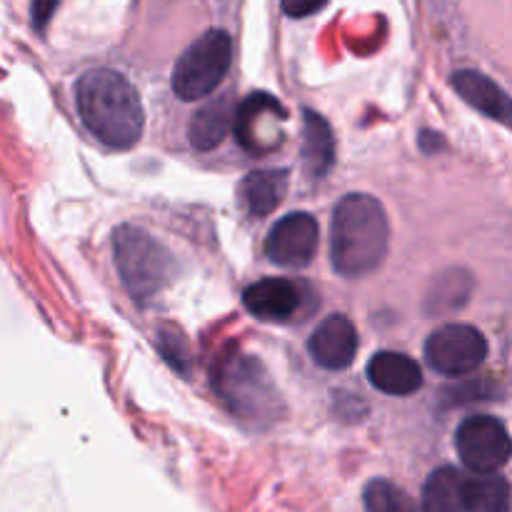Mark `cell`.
Wrapping results in <instances>:
<instances>
[{
    "mask_svg": "<svg viewBox=\"0 0 512 512\" xmlns=\"http://www.w3.org/2000/svg\"><path fill=\"white\" fill-rule=\"evenodd\" d=\"M75 103L85 128L108 148H130L143 135L140 95L118 70H88L75 85Z\"/></svg>",
    "mask_w": 512,
    "mask_h": 512,
    "instance_id": "obj_1",
    "label": "cell"
},
{
    "mask_svg": "<svg viewBox=\"0 0 512 512\" xmlns=\"http://www.w3.org/2000/svg\"><path fill=\"white\" fill-rule=\"evenodd\" d=\"M390 228L383 205L365 193H350L335 205L330 223V260L343 278H365L388 255Z\"/></svg>",
    "mask_w": 512,
    "mask_h": 512,
    "instance_id": "obj_2",
    "label": "cell"
},
{
    "mask_svg": "<svg viewBox=\"0 0 512 512\" xmlns=\"http://www.w3.org/2000/svg\"><path fill=\"white\" fill-rule=\"evenodd\" d=\"M423 508L433 512H503L510 508V488L495 473L435 470L423 490Z\"/></svg>",
    "mask_w": 512,
    "mask_h": 512,
    "instance_id": "obj_3",
    "label": "cell"
},
{
    "mask_svg": "<svg viewBox=\"0 0 512 512\" xmlns=\"http://www.w3.org/2000/svg\"><path fill=\"white\" fill-rule=\"evenodd\" d=\"M213 388L223 403L245 420L265 423L278 413V390L263 365L245 353H230L215 365Z\"/></svg>",
    "mask_w": 512,
    "mask_h": 512,
    "instance_id": "obj_4",
    "label": "cell"
},
{
    "mask_svg": "<svg viewBox=\"0 0 512 512\" xmlns=\"http://www.w3.org/2000/svg\"><path fill=\"white\" fill-rule=\"evenodd\" d=\"M113 245L120 280L135 300L153 298L170 283L175 270L173 258L143 228L120 225L113 235Z\"/></svg>",
    "mask_w": 512,
    "mask_h": 512,
    "instance_id": "obj_5",
    "label": "cell"
},
{
    "mask_svg": "<svg viewBox=\"0 0 512 512\" xmlns=\"http://www.w3.org/2000/svg\"><path fill=\"white\" fill-rule=\"evenodd\" d=\"M233 60V40L225 30L200 35L175 63L173 90L183 100H198L223 83Z\"/></svg>",
    "mask_w": 512,
    "mask_h": 512,
    "instance_id": "obj_6",
    "label": "cell"
},
{
    "mask_svg": "<svg viewBox=\"0 0 512 512\" xmlns=\"http://www.w3.org/2000/svg\"><path fill=\"white\" fill-rule=\"evenodd\" d=\"M485 355H488V340L473 325H443L425 343L428 365L448 378L475 373L485 363Z\"/></svg>",
    "mask_w": 512,
    "mask_h": 512,
    "instance_id": "obj_7",
    "label": "cell"
},
{
    "mask_svg": "<svg viewBox=\"0 0 512 512\" xmlns=\"http://www.w3.org/2000/svg\"><path fill=\"white\" fill-rule=\"evenodd\" d=\"M460 460L475 473H498L512 455V440L500 420L490 415H473L463 420L455 435Z\"/></svg>",
    "mask_w": 512,
    "mask_h": 512,
    "instance_id": "obj_8",
    "label": "cell"
},
{
    "mask_svg": "<svg viewBox=\"0 0 512 512\" xmlns=\"http://www.w3.org/2000/svg\"><path fill=\"white\" fill-rule=\"evenodd\" d=\"M283 103L273 98L270 93H253L235 108V138L240 148L248 150L250 155H268L270 150L283 143V130L280 123H285Z\"/></svg>",
    "mask_w": 512,
    "mask_h": 512,
    "instance_id": "obj_9",
    "label": "cell"
},
{
    "mask_svg": "<svg viewBox=\"0 0 512 512\" xmlns=\"http://www.w3.org/2000/svg\"><path fill=\"white\" fill-rule=\"evenodd\" d=\"M318 220L310 213H290L273 225L265 240V255L270 263L283 268H303L318 253Z\"/></svg>",
    "mask_w": 512,
    "mask_h": 512,
    "instance_id": "obj_10",
    "label": "cell"
},
{
    "mask_svg": "<svg viewBox=\"0 0 512 512\" xmlns=\"http://www.w3.org/2000/svg\"><path fill=\"white\" fill-rule=\"evenodd\" d=\"M310 355L325 370H345L358 353L355 325L343 315H330L315 328L308 340Z\"/></svg>",
    "mask_w": 512,
    "mask_h": 512,
    "instance_id": "obj_11",
    "label": "cell"
},
{
    "mask_svg": "<svg viewBox=\"0 0 512 512\" xmlns=\"http://www.w3.org/2000/svg\"><path fill=\"white\" fill-rule=\"evenodd\" d=\"M300 285L285 278H265L250 285L243 295V303L255 318L268 320V323H283L295 318L303 303Z\"/></svg>",
    "mask_w": 512,
    "mask_h": 512,
    "instance_id": "obj_12",
    "label": "cell"
},
{
    "mask_svg": "<svg viewBox=\"0 0 512 512\" xmlns=\"http://www.w3.org/2000/svg\"><path fill=\"white\" fill-rule=\"evenodd\" d=\"M370 383L385 395H413L423 388V370L413 358L393 350H383L368 365Z\"/></svg>",
    "mask_w": 512,
    "mask_h": 512,
    "instance_id": "obj_13",
    "label": "cell"
},
{
    "mask_svg": "<svg viewBox=\"0 0 512 512\" xmlns=\"http://www.w3.org/2000/svg\"><path fill=\"white\" fill-rule=\"evenodd\" d=\"M288 193V170H253L243 178L238 198L245 213L253 218H265L283 203Z\"/></svg>",
    "mask_w": 512,
    "mask_h": 512,
    "instance_id": "obj_14",
    "label": "cell"
},
{
    "mask_svg": "<svg viewBox=\"0 0 512 512\" xmlns=\"http://www.w3.org/2000/svg\"><path fill=\"white\" fill-rule=\"evenodd\" d=\"M230 123H235V108H233V98L230 95H220V98L210 100L208 105L198 110L190 120V130L188 138L190 145L195 150H213L218 148L220 143L228 135Z\"/></svg>",
    "mask_w": 512,
    "mask_h": 512,
    "instance_id": "obj_15",
    "label": "cell"
},
{
    "mask_svg": "<svg viewBox=\"0 0 512 512\" xmlns=\"http://www.w3.org/2000/svg\"><path fill=\"white\" fill-rule=\"evenodd\" d=\"M453 85L473 108L483 110L490 118H512V103L508 95H505L493 80L485 78L483 73H478V70H460V73L453 75Z\"/></svg>",
    "mask_w": 512,
    "mask_h": 512,
    "instance_id": "obj_16",
    "label": "cell"
},
{
    "mask_svg": "<svg viewBox=\"0 0 512 512\" xmlns=\"http://www.w3.org/2000/svg\"><path fill=\"white\" fill-rule=\"evenodd\" d=\"M335 160V140L330 125L313 110H305L303 130V163L308 175L323 178Z\"/></svg>",
    "mask_w": 512,
    "mask_h": 512,
    "instance_id": "obj_17",
    "label": "cell"
},
{
    "mask_svg": "<svg viewBox=\"0 0 512 512\" xmlns=\"http://www.w3.org/2000/svg\"><path fill=\"white\" fill-rule=\"evenodd\" d=\"M365 508L373 512H398L413 508V503L395 485L385 483V480H375L365 490Z\"/></svg>",
    "mask_w": 512,
    "mask_h": 512,
    "instance_id": "obj_18",
    "label": "cell"
},
{
    "mask_svg": "<svg viewBox=\"0 0 512 512\" xmlns=\"http://www.w3.org/2000/svg\"><path fill=\"white\" fill-rule=\"evenodd\" d=\"M328 0H283V10L290 18H308V15L318 13Z\"/></svg>",
    "mask_w": 512,
    "mask_h": 512,
    "instance_id": "obj_19",
    "label": "cell"
},
{
    "mask_svg": "<svg viewBox=\"0 0 512 512\" xmlns=\"http://www.w3.org/2000/svg\"><path fill=\"white\" fill-rule=\"evenodd\" d=\"M58 3L60 0H33V5H30V15H33L35 28L43 30L45 25H48V20L53 18Z\"/></svg>",
    "mask_w": 512,
    "mask_h": 512,
    "instance_id": "obj_20",
    "label": "cell"
}]
</instances>
